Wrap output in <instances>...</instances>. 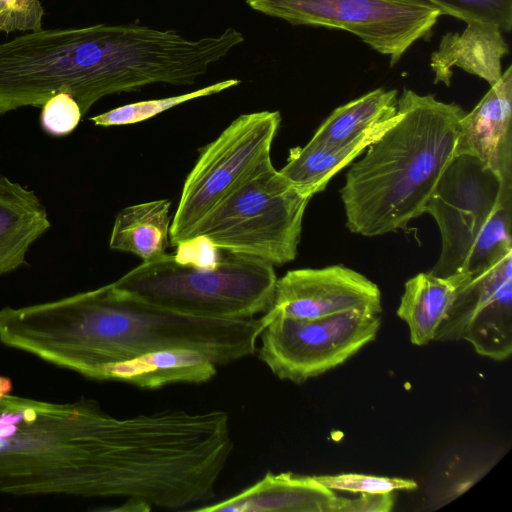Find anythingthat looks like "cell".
Returning a JSON list of instances; mask_svg holds the SVG:
<instances>
[{
    "mask_svg": "<svg viewBox=\"0 0 512 512\" xmlns=\"http://www.w3.org/2000/svg\"><path fill=\"white\" fill-rule=\"evenodd\" d=\"M262 318L211 319L173 313L113 283L59 300L0 310V342L98 379L112 363L165 349L205 355L217 366L255 353Z\"/></svg>",
    "mask_w": 512,
    "mask_h": 512,
    "instance_id": "6da1fadb",
    "label": "cell"
},
{
    "mask_svg": "<svg viewBox=\"0 0 512 512\" xmlns=\"http://www.w3.org/2000/svg\"><path fill=\"white\" fill-rule=\"evenodd\" d=\"M398 119L346 174L340 196L346 227L366 237L406 229L458 154L464 109L404 88Z\"/></svg>",
    "mask_w": 512,
    "mask_h": 512,
    "instance_id": "7a4b0ae2",
    "label": "cell"
},
{
    "mask_svg": "<svg viewBox=\"0 0 512 512\" xmlns=\"http://www.w3.org/2000/svg\"><path fill=\"white\" fill-rule=\"evenodd\" d=\"M115 416L82 398L0 397V493L112 497L108 444Z\"/></svg>",
    "mask_w": 512,
    "mask_h": 512,
    "instance_id": "3957f363",
    "label": "cell"
},
{
    "mask_svg": "<svg viewBox=\"0 0 512 512\" xmlns=\"http://www.w3.org/2000/svg\"><path fill=\"white\" fill-rule=\"evenodd\" d=\"M219 251L209 263L166 253L142 262L113 284L146 303L187 316L242 319L266 313L278 279L274 266Z\"/></svg>",
    "mask_w": 512,
    "mask_h": 512,
    "instance_id": "277c9868",
    "label": "cell"
},
{
    "mask_svg": "<svg viewBox=\"0 0 512 512\" xmlns=\"http://www.w3.org/2000/svg\"><path fill=\"white\" fill-rule=\"evenodd\" d=\"M440 231V255L429 271L463 276L512 251V184L470 154L454 157L424 207Z\"/></svg>",
    "mask_w": 512,
    "mask_h": 512,
    "instance_id": "5b68a950",
    "label": "cell"
},
{
    "mask_svg": "<svg viewBox=\"0 0 512 512\" xmlns=\"http://www.w3.org/2000/svg\"><path fill=\"white\" fill-rule=\"evenodd\" d=\"M310 200L266 157L206 217L193 240L272 266L289 263L297 256Z\"/></svg>",
    "mask_w": 512,
    "mask_h": 512,
    "instance_id": "8992f818",
    "label": "cell"
},
{
    "mask_svg": "<svg viewBox=\"0 0 512 512\" xmlns=\"http://www.w3.org/2000/svg\"><path fill=\"white\" fill-rule=\"evenodd\" d=\"M254 11L295 26L338 29L358 37L395 66L428 39L441 12L424 0H245Z\"/></svg>",
    "mask_w": 512,
    "mask_h": 512,
    "instance_id": "52a82bcc",
    "label": "cell"
},
{
    "mask_svg": "<svg viewBox=\"0 0 512 512\" xmlns=\"http://www.w3.org/2000/svg\"><path fill=\"white\" fill-rule=\"evenodd\" d=\"M280 123L278 111L243 114L201 149L185 179L171 221L172 246L192 241L206 217L259 162L270 156Z\"/></svg>",
    "mask_w": 512,
    "mask_h": 512,
    "instance_id": "ba28073f",
    "label": "cell"
},
{
    "mask_svg": "<svg viewBox=\"0 0 512 512\" xmlns=\"http://www.w3.org/2000/svg\"><path fill=\"white\" fill-rule=\"evenodd\" d=\"M262 320L259 359L277 378L297 384L346 362L375 340L381 326L379 315L362 311Z\"/></svg>",
    "mask_w": 512,
    "mask_h": 512,
    "instance_id": "9c48e42d",
    "label": "cell"
},
{
    "mask_svg": "<svg viewBox=\"0 0 512 512\" xmlns=\"http://www.w3.org/2000/svg\"><path fill=\"white\" fill-rule=\"evenodd\" d=\"M466 341L481 356L504 361L512 354V251L468 274L434 341Z\"/></svg>",
    "mask_w": 512,
    "mask_h": 512,
    "instance_id": "30bf717a",
    "label": "cell"
},
{
    "mask_svg": "<svg viewBox=\"0 0 512 512\" xmlns=\"http://www.w3.org/2000/svg\"><path fill=\"white\" fill-rule=\"evenodd\" d=\"M349 311L379 315L380 289L363 274L332 265L290 270L277 279L273 303L262 318L316 319Z\"/></svg>",
    "mask_w": 512,
    "mask_h": 512,
    "instance_id": "8fae6325",
    "label": "cell"
},
{
    "mask_svg": "<svg viewBox=\"0 0 512 512\" xmlns=\"http://www.w3.org/2000/svg\"><path fill=\"white\" fill-rule=\"evenodd\" d=\"M512 66L460 120L458 154L482 161L512 184Z\"/></svg>",
    "mask_w": 512,
    "mask_h": 512,
    "instance_id": "7c38bea8",
    "label": "cell"
},
{
    "mask_svg": "<svg viewBox=\"0 0 512 512\" xmlns=\"http://www.w3.org/2000/svg\"><path fill=\"white\" fill-rule=\"evenodd\" d=\"M338 495L315 476L267 472L259 481L223 501L194 508L205 512H332Z\"/></svg>",
    "mask_w": 512,
    "mask_h": 512,
    "instance_id": "4fadbf2b",
    "label": "cell"
},
{
    "mask_svg": "<svg viewBox=\"0 0 512 512\" xmlns=\"http://www.w3.org/2000/svg\"><path fill=\"white\" fill-rule=\"evenodd\" d=\"M509 53L502 30L493 24L470 22L461 32H447L435 51L429 66L434 84L450 87L452 69L459 68L494 85L502 76V59Z\"/></svg>",
    "mask_w": 512,
    "mask_h": 512,
    "instance_id": "5bb4252c",
    "label": "cell"
},
{
    "mask_svg": "<svg viewBox=\"0 0 512 512\" xmlns=\"http://www.w3.org/2000/svg\"><path fill=\"white\" fill-rule=\"evenodd\" d=\"M397 96L396 89L380 87L335 108L309 142L367 148L397 121Z\"/></svg>",
    "mask_w": 512,
    "mask_h": 512,
    "instance_id": "9a60e30c",
    "label": "cell"
},
{
    "mask_svg": "<svg viewBox=\"0 0 512 512\" xmlns=\"http://www.w3.org/2000/svg\"><path fill=\"white\" fill-rule=\"evenodd\" d=\"M217 365L191 350L165 349L148 352L104 367L97 380L119 381L141 389L179 384H200L212 379Z\"/></svg>",
    "mask_w": 512,
    "mask_h": 512,
    "instance_id": "2e32d148",
    "label": "cell"
},
{
    "mask_svg": "<svg viewBox=\"0 0 512 512\" xmlns=\"http://www.w3.org/2000/svg\"><path fill=\"white\" fill-rule=\"evenodd\" d=\"M50 225L35 192L0 175V275L22 266L30 246Z\"/></svg>",
    "mask_w": 512,
    "mask_h": 512,
    "instance_id": "e0dca14e",
    "label": "cell"
},
{
    "mask_svg": "<svg viewBox=\"0 0 512 512\" xmlns=\"http://www.w3.org/2000/svg\"><path fill=\"white\" fill-rule=\"evenodd\" d=\"M467 275L441 277L422 272L406 281L396 314L407 324L412 344L424 346L434 341Z\"/></svg>",
    "mask_w": 512,
    "mask_h": 512,
    "instance_id": "ac0fdd59",
    "label": "cell"
},
{
    "mask_svg": "<svg viewBox=\"0 0 512 512\" xmlns=\"http://www.w3.org/2000/svg\"><path fill=\"white\" fill-rule=\"evenodd\" d=\"M170 206V200L160 199L120 210L112 227L110 248L134 254L143 262L165 255L170 244Z\"/></svg>",
    "mask_w": 512,
    "mask_h": 512,
    "instance_id": "d6986e66",
    "label": "cell"
},
{
    "mask_svg": "<svg viewBox=\"0 0 512 512\" xmlns=\"http://www.w3.org/2000/svg\"><path fill=\"white\" fill-rule=\"evenodd\" d=\"M366 149L363 146L340 147L308 142L303 147L290 150L286 164L279 172L300 194L312 198Z\"/></svg>",
    "mask_w": 512,
    "mask_h": 512,
    "instance_id": "ffe728a7",
    "label": "cell"
},
{
    "mask_svg": "<svg viewBox=\"0 0 512 512\" xmlns=\"http://www.w3.org/2000/svg\"><path fill=\"white\" fill-rule=\"evenodd\" d=\"M239 79L223 80L198 90L162 99L126 104L90 118L96 126L110 127L136 124L187 101L217 94L240 84Z\"/></svg>",
    "mask_w": 512,
    "mask_h": 512,
    "instance_id": "44dd1931",
    "label": "cell"
},
{
    "mask_svg": "<svg viewBox=\"0 0 512 512\" xmlns=\"http://www.w3.org/2000/svg\"><path fill=\"white\" fill-rule=\"evenodd\" d=\"M437 8L442 16L470 22H483L499 27L502 32L512 29V0H424Z\"/></svg>",
    "mask_w": 512,
    "mask_h": 512,
    "instance_id": "7402d4cb",
    "label": "cell"
},
{
    "mask_svg": "<svg viewBox=\"0 0 512 512\" xmlns=\"http://www.w3.org/2000/svg\"><path fill=\"white\" fill-rule=\"evenodd\" d=\"M315 478L333 491L351 493H385L412 491L418 484L412 479L386 476H373L361 473H341L336 475H318Z\"/></svg>",
    "mask_w": 512,
    "mask_h": 512,
    "instance_id": "603a6c76",
    "label": "cell"
},
{
    "mask_svg": "<svg viewBox=\"0 0 512 512\" xmlns=\"http://www.w3.org/2000/svg\"><path fill=\"white\" fill-rule=\"evenodd\" d=\"M82 116L77 101L70 94L60 92L42 105L40 124L50 135L65 136L74 131Z\"/></svg>",
    "mask_w": 512,
    "mask_h": 512,
    "instance_id": "cb8c5ba5",
    "label": "cell"
},
{
    "mask_svg": "<svg viewBox=\"0 0 512 512\" xmlns=\"http://www.w3.org/2000/svg\"><path fill=\"white\" fill-rule=\"evenodd\" d=\"M43 16L40 0H0L1 32L41 30Z\"/></svg>",
    "mask_w": 512,
    "mask_h": 512,
    "instance_id": "d4e9b609",
    "label": "cell"
},
{
    "mask_svg": "<svg viewBox=\"0 0 512 512\" xmlns=\"http://www.w3.org/2000/svg\"><path fill=\"white\" fill-rule=\"evenodd\" d=\"M395 500L394 492L360 493L352 499L338 496L332 512H390Z\"/></svg>",
    "mask_w": 512,
    "mask_h": 512,
    "instance_id": "484cf974",
    "label": "cell"
},
{
    "mask_svg": "<svg viewBox=\"0 0 512 512\" xmlns=\"http://www.w3.org/2000/svg\"><path fill=\"white\" fill-rule=\"evenodd\" d=\"M12 390L11 380L7 377L0 376V397L9 394Z\"/></svg>",
    "mask_w": 512,
    "mask_h": 512,
    "instance_id": "4316f807",
    "label": "cell"
}]
</instances>
